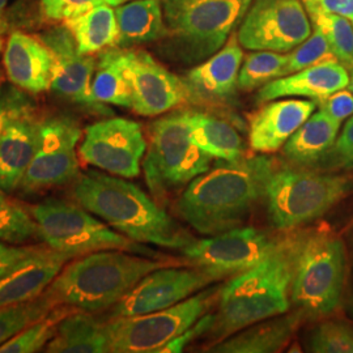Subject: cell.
I'll list each match as a JSON object with an SVG mask.
<instances>
[{"mask_svg": "<svg viewBox=\"0 0 353 353\" xmlns=\"http://www.w3.org/2000/svg\"><path fill=\"white\" fill-rule=\"evenodd\" d=\"M274 170L272 161L265 156L219 160L186 186L176 202V211L203 236L241 227L254 207L265 199Z\"/></svg>", "mask_w": 353, "mask_h": 353, "instance_id": "1", "label": "cell"}, {"mask_svg": "<svg viewBox=\"0 0 353 353\" xmlns=\"http://www.w3.org/2000/svg\"><path fill=\"white\" fill-rule=\"evenodd\" d=\"M71 195L90 214L138 243L179 249L191 242L157 203L122 176L96 170L80 173Z\"/></svg>", "mask_w": 353, "mask_h": 353, "instance_id": "2", "label": "cell"}, {"mask_svg": "<svg viewBox=\"0 0 353 353\" xmlns=\"http://www.w3.org/2000/svg\"><path fill=\"white\" fill-rule=\"evenodd\" d=\"M168 263L123 250H102L65 263L45 293L55 305L89 313L119 303L141 279Z\"/></svg>", "mask_w": 353, "mask_h": 353, "instance_id": "3", "label": "cell"}, {"mask_svg": "<svg viewBox=\"0 0 353 353\" xmlns=\"http://www.w3.org/2000/svg\"><path fill=\"white\" fill-rule=\"evenodd\" d=\"M296 242H281L261 263L230 279L220 293L214 336L220 341L290 310Z\"/></svg>", "mask_w": 353, "mask_h": 353, "instance_id": "4", "label": "cell"}, {"mask_svg": "<svg viewBox=\"0 0 353 353\" xmlns=\"http://www.w3.org/2000/svg\"><path fill=\"white\" fill-rule=\"evenodd\" d=\"M345 280V250L341 239L318 230L296 241L290 301L303 316L319 318L341 306Z\"/></svg>", "mask_w": 353, "mask_h": 353, "instance_id": "5", "label": "cell"}, {"mask_svg": "<svg viewBox=\"0 0 353 353\" xmlns=\"http://www.w3.org/2000/svg\"><path fill=\"white\" fill-rule=\"evenodd\" d=\"M173 55L199 63L220 50L240 26L252 0H161ZM168 36V37H169Z\"/></svg>", "mask_w": 353, "mask_h": 353, "instance_id": "6", "label": "cell"}, {"mask_svg": "<svg viewBox=\"0 0 353 353\" xmlns=\"http://www.w3.org/2000/svg\"><path fill=\"white\" fill-rule=\"evenodd\" d=\"M39 239L70 259L102 250H123L157 256L143 243L130 240L101 223L79 203L49 198L30 207Z\"/></svg>", "mask_w": 353, "mask_h": 353, "instance_id": "7", "label": "cell"}, {"mask_svg": "<svg viewBox=\"0 0 353 353\" xmlns=\"http://www.w3.org/2000/svg\"><path fill=\"white\" fill-rule=\"evenodd\" d=\"M211 163L212 157L191 140L186 112H174L152 122L143 169L154 199L164 201L188 186L210 170Z\"/></svg>", "mask_w": 353, "mask_h": 353, "instance_id": "8", "label": "cell"}, {"mask_svg": "<svg viewBox=\"0 0 353 353\" xmlns=\"http://www.w3.org/2000/svg\"><path fill=\"white\" fill-rule=\"evenodd\" d=\"M348 176L293 169L274 170L265 188L267 212L272 227L288 230L326 214L350 192Z\"/></svg>", "mask_w": 353, "mask_h": 353, "instance_id": "9", "label": "cell"}, {"mask_svg": "<svg viewBox=\"0 0 353 353\" xmlns=\"http://www.w3.org/2000/svg\"><path fill=\"white\" fill-rule=\"evenodd\" d=\"M214 299V290H204L159 312L110 318L106 322L110 352H157L204 316Z\"/></svg>", "mask_w": 353, "mask_h": 353, "instance_id": "10", "label": "cell"}, {"mask_svg": "<svg viewBox=\"0 0 353 353\" xmlns=\"http://www.w3.org/2000/svg\"><path fill=\"white\" fill-rule=\"evenodd\" d=\"M81 135L79 123L68 115L41 119L34 156L19 190L34 194L72 183L80 174L76 150Z\"/></svg>", "mask_w": 353, "mask_h": 353, "instance_id": "11", "label": "cell"}, {"mask_svg": "<svg viewBox=\"0 0 353 353\" xmlns=\"http://www.w3.org/2000/svg\"><path fill=\"white\" fill-rule=\"evenodd\" d=\"M313 33L303 0H252L237 39L248 50L290 52Z\"/></svg>", "mask_w": 353, "mask_h": 353, "instance_id": "12", "label": "cell"}, {"mask_svg": "<svg viewBox=\"0 0 353 353\" xmlns=\"http://www.w3.org/2000/svg\"><path fill=\"white\" fill-rule=\"evenodd\" d=\"M278 242L252 227H239L191 241L183 248L190 265L212 280L234 278L261 263L278 248Z\"/></svg>", "mask_w": 353, "mask_h": 353, "instance_id": "13", "label": "cell"}, {"mask_svg": "<svg viewBox=\"0 0 353 353\" xmlns=\"http://www.w3.org/2000/svg\"><path fill=\"white\" fill-rule=\"evenodd\" d=\"M148 143L139 123L125 118L102 119L85 128L79 156L85 164L122 178L140 174Z\"/></svg>", "mask_w": 353, "mask_h": 353, "instance_id": "14", "label": "cell"}, {"mask_svg": "<svg viewBox=\"0 0 353 353\" xmlns=\"http://www.w3.org/2000/svg\"><path fill=\"white\" fill-rule=\"evenodd\" d=\"M4 118L0 130V190H19L37 145L39 122L34 106L21 92H1Z\"/></svg>", "mask_w": 353, "mask_h": 353, "instance_id": "15", "label": "cell"}, {"mask_svg": "<svg viewBox=\"0 0 353 353\" xmlns=\"http://www.w3.org/2000/svg\"><path fill=\"white\" fill-rule=\"evenodd\" d=\"M38 38L52 54L51 90L90 113L113 114L105 103L94 99L92 80L97 62L92 57L77 50L71 30L67 26H59L42 33Z\"/></svg>", "mask_w": 353, "mask_h": 353, "instance_id": "16", "label": "cell"}, {"mask_svg": "<svg viewBox=\"0 0 353 353\" xmlns=\"http://www.w3.org/2000/svg\"><path fill=\"white\" fill-rule=\"evenodd\" d=\"M123 72L131 89L132 110L143 117L168 113L188 101L190 89L145 51L121 50Z\"/></svg>", "mask_w": 353, "mask_h": 353, "instance_id": "17", "label": "cell"}, {"mask_svg": "<svg viewBox=\"0 0 353 353\" xmlns=\"http://www.w3.org/2000/svg\"><path fill=\"white\" fill-rule=\"evenodd\" d=\"M212 281L195 267L172 268L165 265L141 279L119 303L114 305L110 316H140L163 310L182 303Z\"/></svg>", "mask_w": 353, "mask_h": 353, "instance_id": "18", "label": "cell"}, {"mask_svg": "<svg viewBox=\"0 0 353 353\" xmlns=\"http://www.w3.org/2000/svg\"><path fill=\"white\" fill-rule=\"evenodd\" d=\"M313 100H272L252 114L249 141L252 151L271 153L284 147L290 137L316 112Z\"/></svg>", "mask_w": 353, "mask_h": 353, "instance_id": "19", "label": "cell"}, {"mask_svg": "<svg viewBox=\"0 0 353 353\" xmlns=\"http://www.w3.org/2000/svg\"><path fill=\"white\" fill-rule=\"evenodd\" d=\"M68 261L70 258L62 252L39 245L36 252L0 278V307L39 297Z\"/></svg>", "mask_w": 353, "mask_h": 353, "instance_id": "20", "label": "cell"}, {"mask_svg": "<svg viewBox=\"0 0 353 353\" xmlns=\"http://www.w3.org/2000/svg\"><path fill=\"white\" fill-rule=\"evenodd\" d=\"M348 70L338 61L316 64L267 83L259 89L256 101L268 102L284 97H305L316 103L332 93L347 88Z\"/></svg>", "mask_w": 353, "mask_h": 353, "instance_id": "21", "label": "cell"}, {"mask_svg": "<svg viewBox=\"0 0 353 353\" xmlns=\"http://www.w3.org/2000/svg\"><path fill=\"white\" fill-rule=\"evenodd\" d=\"M3 63L10 81L28 93L50 89L54 59L39 38L13 32L8 38Z\"/></svg>", "mask_w": 353, "mask_h": 353, "instance_id": "22", "label": "cell"}, {"mask_svg": "<svg viewBox=\"0 0 353 353\" xmlns=\"http://www.w3.org/2000/svg\"><path fill=\"white\" fill-rule=\"evenodd\" d=\"M242 59V46L237 33H233L220 50L190 70L185 79L190 92L217 100L233 96L239 88Z\"/></svg>", "mask_w": 353, "mask_h": 353, "instance_id": "23", "label": "cell"}, {"mask_svg": "<svg viewBox=\"0 0 353 353\" xmlns=\"http://www.w3.org/2000/svg\"><path fill=\"white\" fill-rule=\"evenodd\" d=\"M303 316L300 312L272 316L229 335L208 351L216 353L279 352L292 339Z\"/></svg>", "mask_w": 353, "mask_h": 353, "instance_id": "24", "label": "cell"}, {"mask_svg": "<svg viewBox=\"0 0 353 353\" xmlns=\"http://www.w3.org/2000/svg\"><path fill=\"white\" fill-rule=\"evenodd\" d=\"M118 46H132L160 41L169 36L161 0H132L115 7Z\"/></svg>", "mask_w": 353, "mask_h": 353, "instance_id": "25", "label": "cell"}, {"mask_svg": "<svg viewBox=\"0 0 353 353\" xmlns=\"http://www.w3.org/2000/svg\"><path fill=\"white\" fill-rule=\"evenodd\" d=\"M43 352H110L106 323L96 319L89 312L75 309L61 321Z\"/></svg>", "mask_w": 353, "mask_h": 353, "instance_id": "26", "label": "cell"}, {"mask_svg": "<svg viewBox=\"0 0 353 353\" xmlns=\"http://www.w3.org/2000/svg\"><path fill=\"white\" fill-rule=\"evenodd\" d=\"M341 125L318 109L284 144V154L293 164L300 166L316 164L323 160L334 147Z\"/></svg>", "mask_w": 353, "mask_h": 353, "instance_id": "27", "label": "cell"}, {"mask_svg": "<svg viewBox=\"0 0 353 353\" xmlns=\"http://www.w3.org/2000/svg\"><path fill=\"white\" fill-rule=\"evenodd\" d=\"M186 122L194 144L212 159L236 161L242 157L240 134L225 121L201 112H186Z\"/></svg>", "mask_w": 353, "mask_h": 353, "instance_id": "28", "label": "cell"}, {"mask_svg": "<svg viewBox=\"0 0 353 353\" xmlns=\"http://www.w3.org/2000/svg\"><path fill=\"white\" fill-rule=\"evenodd\" d=\"M75 38L77 50L84 55L113 48L118 43L119 30L115 8L109 4L97 6L65 21Z\"/></svg>", "mask_w": 353, "mask_h": 353, "instance_id": "29", "label": "cell"}, {"mask_svg": "<svg viewBox=\"0 0 353 353\" xmlns=\"http://www.w3.org/2000/svg\"><path fill=\"white\" fill-rule=\"evenodd\" d=\"M92 92L101 103L132 108L131 89L123 72L121 50H106L100 55L92 80Z\"/></svg>", "mask_w": 353, "mask_h": 353, "instance_id": "30", "label": "cell"}, {"mask_svg": "<svg viewBox=\"0 0 353 353\" xmlns=\"http://www.w3.org/2000/svg\"><path fill=\"white\" fill-rule=\"evenodd\" d=\"M74 307L58 305L50 313L14 335L12 339L0 345V353H34L43 351L54 338L58 325L64 316L74 312Z\"/></svg>", "mask_w": 353, "mask_h": 353, "instance_id": "31", "label": "cell"}, {"mask_svg": "<svg viewBox=\"0 0 353 353\" xmlns=\"http://www.w3.org/2000/svg\"><path fill=\"white\" fill-rule=\"evenodd\" d=\"M288 63V52L254 51L241 65L239 88L246 92L262 88L267 83L283 77Z\"/></svg>", "mask_w": 353, "mask_h": 353, "instance_id": "32", "label": "cell"}, {"mask_svg": "<svg viewBox=\"0 0 353 353\" xmlns=\"http://www.w3.org/2000/svg\"><path fill=\"white\" fill-rule=\"evenodd\" d=\"M39 237L36 220L19 203L0 190V242L21 246Z\"/></svg>", "mask_w": 353, "mask_h": 353, "instance_id": "33", "label": "cell"}, {"mask_svg": "<svg viewBox=\"0 0 353 353\" xmlns=\"http://www.w3.org/2000/svg\"><path fill=\"white\" fill-rule=\"evenodd\" d=\"M55 306L58 305L43 292L34 300L0 307V345L50 313Z\"/></svg>", "mask_w": 353, "mask_h": 353, "instance_id": "34", "label": "cell"}, {"mask_svg": "<svg viewBox=\"0 0 353 353\" xmlns=\"http://www.w3.org/2000/svg\"><path fill=\"white\" fill-rule=\"evenodd\" d=\"M313 26L326 39L336 59L348 67L353 63V24L341 14L328 12L309 13Z\"/></svg>", "mask_w": 353, "mask_h": 353, "instance_id": "35", "label": "cell"}, {"mask_svg": "<svg viewBox=\"0 0 353 353\" xmlns=\"http://www.w3.org/2000/svg\"><path fill=\"white\" fill-rule=\"evenodd\" d=\"M338 61L328 45L326 37L314 28L313 33L294 50L288 52V63L284 71V76L294 74L303 68ZM339 62V61H338Z\"/></svg>", "mask_w": 353, "mask_h": 353, "instance_id": "36", "label": "cell"}, {"mask_svg": "<svg viewBox=\"0 0 353 353\" xmlns=\"http://www.w3.org/2000/svg\"><path fill=\"white\" fill-rule=\"evenodd\" d=\"M309 348L316 353H353V330L341 322H325L312 332Z\"/></svg>", "mask_w": 353, "mask_h": 353, "instance_id": "37", "label": "cell"}, {"mask_svg": "<svg viewBox=\"0 0 353 353\" xmlns=\"http://www.w3.org/2000/svg\"><path fill=\"white\" fill-rule=\"evenodd\" d=\"M109 4L117 7L121 4L119 0H42V8L45 14L51 20L67 21L81 13L101 6Z\"/></svg>", "mask_w": 353, "mask_h": 353, "instance_id": "38", "label": "cell"}, {"mask_svg": "<svg viewBox=\"0 0 353 353\" xmlns=\"http://www.w3.org/2000/svg\"><path fill=\"white\" fill-rule=\"evenodd\" d=\"M323 160H328L331 166L351 170L353 169V115L348 119L341 135L336 138L334 147Z\"/></svg>", "mask_w": 353, "mask_h": 353, "instance_id": "39", "label": "cell"}, {"mask_svg": "<svg viewBox=\"0 0 353 353\" xmlns=\"http://www.w3.org/2000/svg\"><path fill=\"white\" fill-rule=\"evenodd\" d=\"M216 316L214 314H204L201 316L191 327L185 330L181 335H178L173 341L166 343L156 353H176L182 352L183 348L190 344V341H195L196 338H201L208 331L214 328Z\"/></svg>", "mask_w": 353, "mask_h": 353, "instance_id": "40", "label": "cell"}, {"mask_svg": "<svg viewBox=\"0 0 353 353\" xmlns=\"http://www.w3.org/2000/svg\"><path fill=\"white\" fill-rule=\"evenodd\" d=\"M318 106L330 118L341 123L353 115V93L350 89H341L319 102Z\"/></svg>", "mask_w": 353, "mask_h": 353, "instance_id": "41", "label": "cell"}, {"mask_svg": "<svg viewBox=\"0 0 353 353\" xmlns=\"http://www.w3.org/2000/svg\"><path fill=\"white\" fill-rule=\"evenodd\" d=\"M39 245H10L0 242V278L37 250Z\"/></svg>", "mask_w": 353, "mask_h": 353, "instance_id": "42", "label": "cell"}, {"mask_svg": "<svg viewBox=\"0 0 353 353\" xmlns=\"http://www.w3.org/2000/svg\"><path fill=\"white\" fill-rule=\"evenodd\" d=\"M303 3L307 13H335L353 24V0H303Z\"/></svg>", "mask_w": 353, "mask_h": 353, "instance_id": "43", "label": "cell"}, {"mask_svg": "<svg viewBox=\"0 0 353 353\" xmlns=\"http://www.w3.org/2000/svg\"><path fill=\"white\" fill-rule=\"evenodd\" d=\"M8 0H0V30H7V26L4 21V11L7 7Z\"/></svg>", "mask_w": 353, "mask_h": 353, "instance_id": "44", "label": "cell"}, {"mask_svg": "<svg viewBox=\"0 0 353 353\" xmlns=\"http://www.w3.org/2000/svg\"><path fill=\"white\" fill-rule=\"evenodd\" d=\"M347 70H348V76H350V80H348V85H347V88L350 89V90L353 93V63L350 64V65L347 67Z\"/></svg>", "mask_w": 353, "mask_h": 353, "instance_id": "45", "label": "cell"}, {"mask_svg": "<svg viewBox=\"0 0 353 353\" xmlns=\"http://www.w3.org/2000/svg\"><path fill=\"white\" fill-rule=\"evenodd\" d=\"M3 118H4V110H3V102H1V89H0V130L3 125Z\"/></svg>", "mask_w": 353, "mask_h": 353, "instance_id": "46", "label": "cell"}, {"mask_svg": "<svg viewBox=\"0 0 353 353\" xmlns=\"http://www.w3.org/2000/svg\"><path fill=\"white\" fill-rule=\"evenodd\" d=\"M6 33V30H0V51H1V48H3V34Z\"/></svg>", "mask_w": 353, "mask_h": 353, "instance_id": "47", "label": "cell"}, {"mask_svg": "<svg viewBox=\"0 0 353 353\" xmlns=\"http://www.w3.org/2000/svg\"><path fill=\"white\" fill-rule=\"evenodd\" d=\"M119 1H121V4H122V3H125V1H126V0H119Z\"/></svg>", "mask_w": 353, "mask_h": 353, "instance_id": "48", "label": "cell"}]
</instances>
